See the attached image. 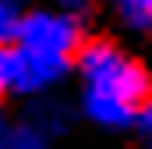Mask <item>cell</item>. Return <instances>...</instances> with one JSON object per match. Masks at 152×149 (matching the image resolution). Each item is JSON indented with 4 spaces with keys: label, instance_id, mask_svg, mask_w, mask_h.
I'll list each match as a JSON object with an SVG mask.
<instances>
[{
    "label": "cell",
    "instance_id": "6da1fadb",
    "mask_svg": "<svg viewBox=\"0 0 152 149\" xmlns=\"http://www.w3.org/2000/svg\"><path fill=\"white\" fill-rule=\"evenodd\" d=\"M78 74L85 82V114L103 128H127L138 121L142 103L152 96L149 71L131 60L113 43H81L75 53Z\"/></svg>",
    "mask_w": 152,
    "mask_h": 149
},
{
    "label": "cell",
    "instance_id": "7a4b0ae2",
    "mask_svg": "<svg viewBox=\"0 0 152 149\" xmlns=\"http://www.w3.org/2000/svg\"><path fill=\"white\" fill-rule=\"evenodd\" d=\"M14 46L42 53V57H60V60H75L81 50V29L71 14H57V11H32L28 18L18 21Z\"/></svg>",
    "mask_w": 152,
    "mask_h": 149
},
{
    "label": "cell",
    "instance_id": "3957f363",
    "mask_svg": "<svg viewBox=\"0 0 152 149\" xmlns=\"http://www.w3.org/2000/svg\"><path fill=\"white\" fill-rule=\"evenodd\" d=\"M67 68H71V60L42 57V53H28V50L14 46V89H21V92H36V89L53 85Z\"/></svg>",
    "mask_w": 152,
    "mask_h": 149
},
{
    "label": "cell",
    "instance_id": "277c9868",
    "mask_svg": "<svg viewBox=\"0 0 152 149\" xmlns=\"http://www.w3.org/2000/svg\"><path fill=\"white\" fill-rule=\"evenodd\" d=\"M131 29L152 32V0H110Z\"/></svg>",
    "mask_w": 152,
    "mask_h": 149
},
{
    "label": "cell",
    "instance_id": "5b68a950",
    "mask_svg": "<svg viewBox=\"0 0 152 149\" xmlns=\"http://www.w3.org/2000/svg\"><path fill=\"white\" fill-rule=\"evenodd\" d=\"M0 149H46V142H42V135L36 128H21V131H11L0 142Z\"/></svg>",
    "mask_w": 152,
    "mask_h": 149
},
{
    "label": "cell",
    "instance_id": "8992f818",
    "mask_svg": "<svg viewBox=\"0 0 152 149\" xmlns=\"http://www.w3.org/2000/svg\"><path fill=\"white\" fill-rule=\"evenodd\" d=\"M14 89V46L0 43V92Z\"/></svg>",
    "mask_w": 152,
    "mask_h": 149
},
{
    "label": "cell",
    "instance_id": "52a82bcc",
    "mask_svg": "<svg viewBox=\"0 0 152 149\" xmlns=\"http://www.w3.org/2000/svg\"><path fill=\"white\" fill-rule=\"evenodd\" d=\"M134 124L142 128V135H145V139L152 142V96L145 100V103H142V110H138V121H134Z\"/></svg>",
    "mask_w": 152,
    "mask_h": 149
},
{
    "label": "cell",
    "instance_id": "ba28073f",
    "mask_svg": "<svg viewBox=\"0 0 152 149\" xmlns=\"http://www.w3.org/2000/svg\"><path fill=\"white\" fill-rule=\"evenodd\" d=\"M57 4H64V7H71V11H75V7H85V0H57Z\"/></svg>",
    "mask_w": 152,
    "mask_h": 149
},
{
    "label": "cell",
    "instance_id": "9c48e42d",
    "mask_svg": "<svg viewBox=\"0 0 152 149\" xmlns=\"http://www.w3.org/2000/svg\"><path fill=\"white\" fill-rule=\"evenodd\" d=\"M0 142H4V139H0Z\"/></svg>",
    "mask_w": 152,
    "mask_h": 149
}]
</instances>
